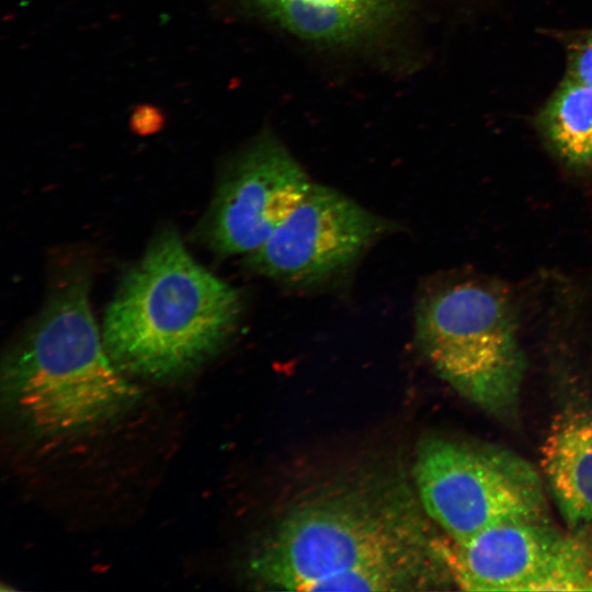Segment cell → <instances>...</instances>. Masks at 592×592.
Masks as SVG:
<instances>
[{
    "instance_id": "3957f363",
    "label": "cell",
    "mask_w": 592,
    "mask_h": 592,
    "mask_svg": "<svg viewBox=\"0 0 592 592\" xmlns=\"http://www.w3.org/2000/svg\"><path fill=\"white\" fill-rule=\"evenodd\" d=\"M89 289L86 270L62 274L2 364L3 401L46 437L114 421L141 399L106 352Z\"/></svg>"
},
{
    "instance_id": "9c48e42d",
    "label": "cell",
    "mask_w": 592,
    "mask_h": 592,
    "mask_svg": "<svg viewBox=\"0 0 592 592\" xmlns=\"http://www.w3.org/2000/svg\"><path fill=\"white\" fill-rule=\"evenodd\" d=\"M412 0H230L244 14L307 45L361 52L390 39Z\"/></svg>"
},
{
    "instance_id": "7c38bea8",
    "label": "cell",
    "mask_w": 592,
    "mask_h": 592,
    "mask_svg": "<svg viewBox=\"0 0 592 592\" xmlns=\"http://www.w3.org/2000/svg\"><path fill=\"white\" fill-rule=\"evenodd\" d=\"M567 75L592 88V27L563 38Z\"/></svg>"
},
{
    "instance_id": "8fae6325",
    "label": "cell",
    "mask_w": 592,
    "mask_h": 592,
    "mask_svg": "<svg viewBox=\"0 0 592 592\" xmlns=\"http://www.w3.org/2000/svg\"><path fill=\"white\" fill-rule=\"evenodd\" d=\"M549 152L567 169H592V88L566 75L536 116Z\"/></svg>"
},
{
    "instance_id": "52a82bcc",
    "label": "cell",
    "mask_w": 592,
    "mask_h": 592,
    "mask_svg": "<svg viewBox=\"0 0 592 592\" xmlns=\"http://www.w3.org/2000/svg\"><path fill=\"white\" fill-rule=\"evenodd\" d=\"M390 227L342 193L312 183L269 240L246 255V263L276 282L310 286L351 266Z\"/></svg>"
},
{
    "instance_id": "6da1fadb",
    "label": "cell",
    "mask_w": 592,
    "mask_h": 592,
    "mask_svg": "<svg viewBox=\"0 0 592 592\" xmlns=\"http://www.w3.org/2000/svg\"><path fill=\"white\" fill-rule=\"evenodd\" d=\"M414 487L365 477L292 506L250 557L249 571L288 591H432L454 584L449 539Z\"/></svg>"
},
{
    "instance_id": "5b68a950",
    "label": "cell",
    "mask_w": 592,
    "mask_h": 592,
    "mask_svg": "<svg viewBox=\"0 0 592 592\" xmlns=\"http://www.w3.org/2000/svg\"><path fill=\"white\" fill-rule=\"evenodd\" d=\"M412 477L424 512L454 543L498 525L550 522L538 471L515 452L492 443L425 437Z\"/></svg>"
},
{
    "instance_id": "30bf717a",
    "label": "cell",
    "mask_w": 592,
    "mask_h": 592,
    "mask_svg": "<svg viewBox=\"0 0 592 592\" xmlns=\"http://www.w3.org/2000/svg\"><path fill=\"white\" fill-rule=\"evenodd\" d=\"M540 468L560 515L573 530L592 524V410L566 408L540 451Z\"/></svg>"
},
{
    "instance_id": "ba28073f",
    "label": "cell",
    "mask_w": 592,
    "mask_h": 592,
    "mask_svg": "<svg viewBox=\"0 0 592 592\" xmlns=\"http://www.w3.org/2000/svg\"><path fill=\"white\" fill-rule=\"evenodd\" d=\"M581 553V537L550 522H521L449 540L454 584L466 591H568Z\"/></svg>"
},
{
    "instance_id": "8992f818",
    "label": "cell",
    "mask_w": 592,
    "mask_h": 592,
    "mask_svg": "<svg viewBox=\"0 0 592 592\" xmlns=\"http://www.w3.org/2000/svg\"><path fill=\"white\" fill-rule=\"evenodd\" d=\"M311 184L281 140L262 132L225 162L196 239L221 257L248 255L269 240Z\"/></svg>"
},
{
    "instance_id": "7a4b0ae2",
    "label": "cell",
    "mask_w": 592,
    "mask_h": 592,
    "mask_svg": "<svg viewBox=\"0 0 592 592\" xmlns=\"http://www.w3.org/2000/svg\"><path fill=\"white\" fill-rule=\"evenodd\" d=\"M241 312L238 289L200 264L169 227L123 275L101 332L124 374L172 379L214 356Z\"/></svg>"
},
{
    "instance_id": "277c9868",
    "label": "cell",
    "mask_w": 592,
    "mask_h": 592,
    "mask_svg": "<svg viewBox=\"0 0 592 592\" xmlns=\"http://www.w3.org/2000/svg\"><path fill=\"white\" fill-rule=\"evenodd\" d=\"M415 337L459 395L490 417L516 423L526 360L513 306L498 286L468 280L434 291L418 305Z\"/></svg>"
}]
</instances>
